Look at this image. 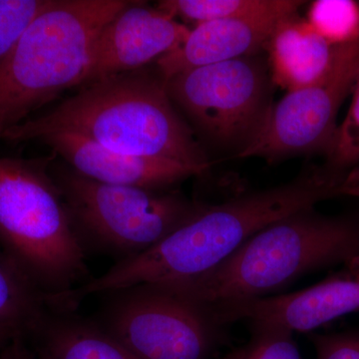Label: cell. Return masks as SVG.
<instances>
[{"mask_svg":"<svg viewBox=\"0 0 359 359\" xmlns=\"http://www.w3.org/2000/svg\"><path fill=\"white\" fill-rule=\"evenodd\" d=\"M49 166V160L0 156V247L56 309L89 273Z\"/></svg>","mask_w":359,"mask_h":359,"instance_id":"obj_4","label":"cell"},{"mask_svg":"<svg viewBox=\"0 0 359 359\" xmlns=\"http://www.w3.org/2000/svg\"><path fill=\"white\" fill-rule=\"evenodd\" d=\"M51 0H0V62Z\"/></svg>","mask_w":359,"mask_h":359,"instance_id":"obj_21","label":"cell"},{"mask_svg":"<svg viewBox=\"0 0 359 359\" xmlns=\"http://www.w3.org/2000/svg\"><path fill=\"white\" fill-rule=\"evenodd\" d=\"M97 323L140 359H211L224 327L209 309L153 285L104 294Z\"/></svg>","mask_w":359,"mask_h":359,"instance_id":"obj_7","label":"cell"},{"mask_svg":"<svg viewBox=\"0 0 359 359\" xmlns=\"http://www.w3.org/2000/svg\"><path fill=\"white\" fill-rule=\"evenodd\" d=\"M129 0H51L0 62V140L66 89L80 86L97 34Z\"/></svg>","mask_w":359,"mask_h":359,"instance_id":"obj_5","label":"cell"},{"mask_svg":"<svg viewBox=\"0 0 359 359\" xmlns=\"http://www.w3.org/2000/svg\"><path fill=\"white\" fill-rule=\"evenodd\" d=\"M306 20L330 43H348L359 37V1H313L309 6Z\"/></svg>","mask_w":359,"mask_h":359,"instance_id":"obj_18","label":"cell"},{"mask_svg":"<svg viewBox=\"0 0 359 359\" xmlns=\"http://www.w3.org/2000/svg\"><path fill=\"white\" fill-rule=\"evenodd\" d=\"M0 359H36L32 351L26 346V340L14 339L1 351Z\"/></svg>","mask_w":359,"mask_h":359,"instance_id":"obj_23","label":"cell"},{"mask_svg":"<svg viewBox=\"0 0 359 359\" xmlns=\"http://www.w3.org/2000/svg\"><path fill=\"white\" fill-rule=\"evenodd\" d=\"M81 87L53 109L8 130L2 140L33 141L46 132L68 131L124 154L174 161L201 176L208 173L209 157L175 109L159 74L139 69Z\"/></svg>","mask_w":359,"mask_h":359,"instance_id":"obj_2","label":"cell"},{"mask_svg":"<svg viewBox=\"0 0 359 359\" xmlns=\"http://www.w3.org/2000/svg\"><path fill=\"white\" fill-rule=\"evenodd\" d=\"M290 0H164L158 8L196 25L209 21L244 18L278 11Z\"/></svg>","mask_w":359,"mask_h":359,"instance_id":"obj_17","label":"cell"},{"mask_svg":"<svg viewBox=\"0 0 359 359\" xmlns=\"http://www.w3.org/2000/svg\"><path fill=\"white\" fill-rule=\"evenodd\" d=\"M190 30L159 8L132 1L97 34L80 86L142 69L179 47Z\"/></svg>","mask_w":359,"mask_h":359,"instance_id":"obj_11","label":"cell"},{"mask_svg":"<svg viewBox=\"0 0 359 359\" xmlns=\"http://www.w3.org/2000/svg\"><path fill=\"white\" fill-rule=\"evenodd\" d=\"M85 252L138 256L183 226L205 207L178 190L102 183L70 167L49 166Z\"/></svg>","mask_w":359,"mask_h":359,"instance_id":"obj_6","label":"cell"},{"mask_svg":"<svg viewBox=\"0 0 359 359\" xmlns=\"http://www.w3.org/2000/svg\"><path fill=\"white\" fill-rule=\"evenodd\" d=\"M47 309L46 297L0 247V330L27 340Z\"/></svg>","mask_w":359,"mask_h":359,"instance_id":"obj_16","label":"cell"},{"mask_svg":"<svg viewBox=\"0 0 359 359\" xmlns=\"http://www.w3.org/2000/svg\"><path fill=\"white\" fill-rule=\"evenodd\" d=\"M304 4L290 0L289 6L278 11L196 25L183 43L156 61L158 74L167 81L202 66L259 55L278 23L297 13Z\"/></svg>","mask_w":359,"mask_h":359,"instance_id":"obj_12","label":"cell"},{"mask_svg":"<svg viewBox=\"0 0 359 359\" xmlns=\"http://www.w3.org/2000/svg\"><path fill=\"white\" fill-rule=\"evenodd\" d=\"M33 141L49 146L77 173L102 183L171 190L191 177L201 176L181 163L124 154L72 132H46Z\"/></svg>","mask_w":359,"mask_h":359,"instance_id":"obj_13","label":"cell"},{"mask_svg":"<svg viewBox=\"0 0 359 359\" xmlns=\"http://www.w3.org/2000/svg\"><path fill=\"white\" fill-rule=\"evenodd\" d=\"M165 82L173 103L208 138L238 148V154L259 133L273 106L268 61L259 55L202 66Z\"/></svg>","mask_w":359,"mask_h":359,"instance_id":"obj_8","label":"cell"},{"mask_svg":"<svg viewBox=\"0 0 359 359\" xmlns=\"http://www.w3.org/2000/svg\"><path fill=\"white\" fill-rule=\"evenodd\" d=\"M359 75V37L340 45L332 67L313 84L287 92L273 104L263 127L240 158L269 161L302 153H327L337 132L340 106Z\"/></svg>","mask_w":359,"mask_h":359,"instance_id":"obj_9","label":"cell"},{"mask_svg":"<svg viewBox=\"0 0 359 359\" xmlns=\"http://www.w3.org/2000/svg\"><path fill=\"white\" fill-rule=\"evenodd\" d=\"M340 45H334L297 13L276 26L266 45L271 81L287 92L304 88L327 74Z\"/></svg>","mask_w":359,"mask_h":359,"instance_id":"obj_14","label":"cell"},{"mask_svg":"<svg viewBox=\"0 0 359 359\" xmlns=\"http://www.w3.org/2000/svg\"><path fill=\"white\" fill-rule=\"evenodd\" d=\"M250 339L231 349L223 359H304L294 332L278 325L248 323Z\"/></svg>","mask_w":359,"mask_h":359,"instance_id":"obj_19","label":"cell"},{"mask_svg":"<svg viewBox=\"0 0 359 359\" xmlns=\"http://www.w3.org/2000/svg\"><path fill=\"white\" fill-rule=\"evenodd\" d=\"M359 197V170L313 167L283 185L207 204L138 256L116 263L84 287L87 295L140 285H175L209 273L264 226L334 198Z\"/></svg>","mask_w":359,"mask_h":359,"instance_id":"obj_1","label":"cell"},{"mask_svg":"<svg viewBox=\"0 0 359 359\" xmlns=\"http://www.w3.org/2000/svg\"><path fill=\"white\" fill-rule=\"evenodd\" d=\"M339 264L359 268V218L306 208L264 226L200 278L157 287L211 306L271 297L302 276Z\"/></svg>","mask_w":359,"mask_h":359,"instance_id":"obj_3","label":"cell"},{"mask_svg":"<svg viewBox=\"0 0 359 359\" xmlns=\"http://www.w3.org/2000/svg\"><path fill=\"white\" fill-rule=\"evenodd\" d=\"M353 92L346 119L337 127L327 153V167L337 171H351L359 163V75Z\"/></svg>","mask_w":359,"mask_h":359,"instance_id":"obj_20","label":"cell"},{"mask_svg":"<svg viewBox=\"0 0 359 359\" xmlns=\"http://www.w3.org/2000/svg\"><path fill=\"white\" fill-rule=\"evenodd\" d=\"M344 269L292 294L204 306L223 327L237 321L263 323L309 334L330 321L359 311V268Z\"/></svg>","mask_w":359,"mask_h":359,"instance_id":"obj_10","label":"cell"},{"mask_svg":"<svg viewBox=\"0 0 359 359\" xmlns=\"http://www.w3.org/2000/svg\"><path fill=\"white\" fill-rule=\"evenodd\" d=\"M28 339L36 359H140L96 320L74 311L48 308Z\"/></svg>","mask_w":359,"mask_h":359,"instance_id":"obj_15","label":"cell"},{"mask_svg":"<svg viewBox=\"0 0 359 359\" xmlns=\"http://www.w3.org/2000/svg\"><path fill=\"white\" fill-rule=\"evenodd\" d=\"M308 337L316 359H359V330L328 334L311 332Z\"/></svg>","mask_w":359,"mask_h":359,"instance_id":"obj_22","label":"cell"},{"mask_svg":"<svg viewBox=\"0 0 359 359\" xmlns=\"http://www.w3.org/2000/svg\"><path fill=\"white\" fill-rule=\"evenodd\" d=\"M13 339H14V337H11V334L0 330V351H1L2 349H4V347H6Z\"/></svg>","mask_w":359,"mask_h":359,"instance_id":"obj_24","label":"cell"}]
</instances>
